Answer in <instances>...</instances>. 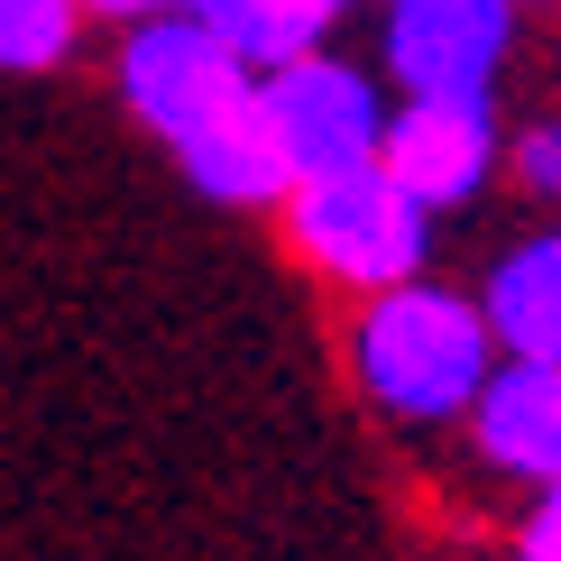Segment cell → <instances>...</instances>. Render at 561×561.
<instances>
[{
	"mask_svg": "<svg viewBox=\"0 0 561 561\" xmlns=\"http://www.w3.org/2000/svg\"><path fill=\"white\" fill-rule=\"evenodd\" d=\"M83 28V0H0V75H37L65 65Z\"/></svg>",
	"mask_w": 561,
	"mask_h": 561,
	"instance_id": "8fae6325",
	"label": "cell"
},
{
	"mask_svg": "<svg viewBox=\"0 0 561 561\" xmlns=\"http://www.w3.org/2000/svg\"><path fill=\"white\" fill-rule=\"evenodd\" d=\"M92 19H121V28H138V19H167V10H184V0H83Z\"/></svg>",
	"mask_w": 561,
	"mask_h": 561,
	"instance_id": "4fadbf2b",
	"label": "cell"
},
{
	"mask_svg": "<svg viewBox=\"0 0 561 561\" xmlns=\"http://www.w3.org/2000/svg\"><path fill=\"white\" fill-rule=\"evenodd\" d=\"M249 92H259V75L184 10L138 19L121 37V102L138 111V129H157L167 148H184V138L203 121H221V111H240Z\"/></svg>",
	"mask_w": 561,
	"mask_h": 561,
	"instance_id": "5b68a950",
	"label": "cell"
},
{
	"mask_svg": "<svg viewBox=\"0 0 561 561\" xmlns=\"http://www.w3.org/2000/svg\"><path fill=\"white\" fill-rule=\"evenodd\" d=\"M184 19H203L249 75H276V65L313 56L332 37V10L322 0H184Z\"/></svg>",
	"mask_w": 561,
	"mask_h": 561,
	"instance_id": "30bf717a",
	"label": "cell"
},
{
	"mask_svg": "<svg viewBox=\"0 0 561 561\" xmlns=\"http://www.w3.org/2000/svg\"><path fill=\"white\" fill-rule=\"evenodd\" d=\"M497 332H488L479 295L442 286V276H414V286H387L350 313V378L359 396L405 433H451L479 414L488 378H497Z\"/></svg>",
	"mask_w": 561,
	"mask_h": 561,
	"instance_id": "6da1fadb",
	"label": "cell"
},
{
	"mask_svg": "<svg viewBox=\"0 0 561 561\" xmlns=\"http://www.w3.org/2000/svg\"><path fill=\"white\" fill-rule=\"evenodd\" d=\"M259 111L276 129V157H286L295 184L350 175V167H378L387 157V121H396V83L378 65H350L332 46L259 75Z\"/></svg>",
	"mask_w": 561,
	"mask_h": 561,
	"instance_id": "277c9868",
	"label": "cell"
},
{
	"mask_svg": "<svg viewBox=\"0 0 561 561\" xmlns=\"http://www.w3.org/2000/svg\"><path fill=\"white\" fill-rule=\"evenodd\" d=\"M525 46V0H378V75L396 102H497Z\"/></svg>",
	"mask_w": 561,
	"mask_h": 561,
	"instance_id": "3957f363",
	"label": "cell"
},
{
	"mask_svg": "<svg viewBox=\"0 0 561 561\" xmlns=\"http://www.w3.org/2000/svg\"><path fill=\"white\" fill-rule=\"evenodd\" d=\"M525 10H543V0H525Z\"/></svg>",
	"mask_w": 561,
	"mask_h": 561,
	"instance_id": "5bb4252c",
	"label": "cell"
},
{
	"mask_svg": "<svg viewBox=\"0 0 561 561\" xmlns=\"http://www.w3.org/2000/svg\"><path fill=\"white\" fill-rule=\"evenodd\" d=\"M286 240L295 259L341 295H387V286H414L433 276V213L405 194L387 167H350V175H322V184H295L286 194Z\"/></svg>",
	"mask_w": 561,
	"mask_h": 561,
	"instance_id": "7a4b0ae2",
	"label": "cell"
},
{
	"mask_svg": "<svg viewBox=\"0 0 561 561\" xmlns=\"http://www.w3.org/2000/svg\"><path fill=\"white\" fill-rule=\"evenodd\" d=\"M175 167H184V184H194L203 203H230V213H259V203H286V194H295L286 157H276V129H267V111H259V92H249L240 111H221V121H203V129L175 148Z\"/></svg>",
	"mask_w": 561,
	"mask_h": 561,
	"instance_id": "9c48e42d",
	"label": "cell"
},
{
	"mask_svg": "<svg viewBox=\"0 0 561 561\" xmlns=\"http://www.w3.org/2000/svg\"><path fill=\"white\" fill-rule=\"evenodd\" d=\"M506 184H516L525 203H543V213H561V111L506 129Z\"/></svg>",
	"mask_w": 561,
	"mask_h": 561,
	"instance_id": "7c38bea8",
	"label": "cell"
},
{
	"mask_svg": "<svg viewBox=\"0 0 561 561\" xmlns=\"http://www.w3.org/2000/svg\"><path fill=\"white\" fill-rule=\"evenodd\" d=\"M460 433H470L488 479L525 488L534 506L561 497V368L552 359H497V378H488L479 414Z\"/></svg>",
	"mask_w": 561,
	"mask_h": 561,
	"instance_id": "52a82bcc",
	"label": "cell"
},
{
	"mask_svg": "<svg viewBox=\"0 0 561 561\" xmlns=\"http://www.w3.org/2000/svg\"><path fill=\"white\" fill-rule=\"evenodd\" d=\"M378 167L424 203L433 221L488 203V184L506 175V129H497V102H396L387 121V157Z\"/></svg>",
	"mask_w": 561,
	"mask_h": 561,
	"instance_id": "8992f818",
	"label": "cell"
},
{
	"mask_svg": "<svg viewBox=\"0 0 561 561\" xmlns=\"http://www.w3.org/2000/svg\"><path fill=\"white\" fill-rule=\"evenodd\" d=\"M479 313L506 359H552L561 368V221L506 240L479 276Z\"/></svg>",
	"mask_w": 561,
	"mask_h": 561,
	"instance_id": "ba28073f",
	"label": "cell"
}]
</instances>
